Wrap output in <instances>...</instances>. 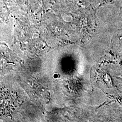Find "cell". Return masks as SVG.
Returning a JSON list of instances; mask_svg holds the SVG:
<instances>
[{
  "mask_svg": "<svg viewBox=\"0 0 122 122\" xmlns=\"http://www.w3.org/2000/svg\"><path fill=\"white\" fill-rule=\"evenodd\" d=\"M121 37H120V38H122V36H120Z\"/></svg>",
  "mask_w": 122,
  "mask_h": 122,
  "instance_id": "7a4b0ae2",
  "label": "cell"
},
{
  "mask_svg": "<svg viewBox=\"0 0 122 122\" xmlns=\"http://www.w3.org/2000/svg\"><path fill=\"white\" fill-rule=\"evenodd\" d=\"M120 15L122 17V6L121 7L120 10Z\"/></svg>",
  "mask_w": 122,
  "mask_h": 122,
  "instance_id": "6da1fadb",
  "label": "cell"
}]
</instances>
